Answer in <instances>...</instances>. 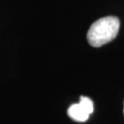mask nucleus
Returning <instances> with one entry per match:
<instances>
[{
	"label": "nucleus",
	"mask_w": 124,
	"mask_h": 124,
	"mask_svg": "<svg viewBox=\"0 0 124 124\" xmlns=\"http://www.w3.org/2000/svg\"><path fill=\"white\" fill-rule=\"evenodd\" d=\"M120 22L117 17L101 18L91 25L87 32V40L93 47H100L115 39L120 30Z\"/></svg>",
	"instance_id": "nucleus-1"
},
{
	"label": "nucleus",
	"mask_w": 124,
	"mask_h": 124,
	"mask_svg": "<svg viewBox=\"0 0 124 124\" xmlns=\"http://www.w3.org/2000/svg\"><path fill=\"white\" fill-rule=\"evenodd\" d=\"M123 113H124V108H123Z\"/></svg>",
	"instance_id": "nucleus-4"
},
{
	"label": "nucleus",
	"mask_w": 124,
	"mask_h": 124,
	"mask_svg": "<svg viewBox=\"0 0 124 124\" xmlns=\"http://www.w3.org/2000/svg\"><path fill=\"white\" fill-rule=\"evenodd\" d=\"M80 105L84 108L85 110L88 112L89 114L93 113L94 111V105L93 101L87 97H81L80 98Z\"/></svg>",
	"instance_id": "nucleus-3"
},
{
	"label": "nucleus",
	"mask_w": 124,
	"mask_h": 124,
	"mask_svg": "<svg viewBox=\"0 0 124 124\" xmlns=\"http://www.w3.org/2000/svg\"><path fill=\"white\" fill-rule=\"evenodd\" d=\"M67 114L72 120H75V121H79V122L86 121L90 115L88 112L80 105V103L73 104L72 106L69 107V108L67 110Z\"/></svg>",
	"instance_id": "nucleus-2"
}]
</instances>
